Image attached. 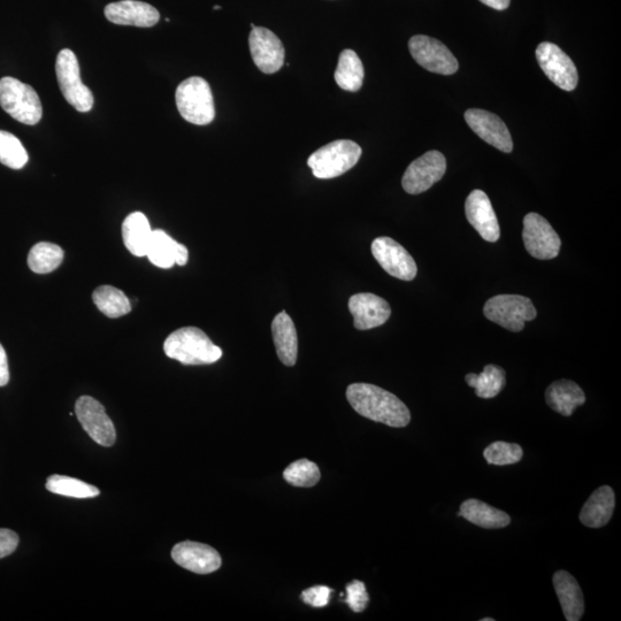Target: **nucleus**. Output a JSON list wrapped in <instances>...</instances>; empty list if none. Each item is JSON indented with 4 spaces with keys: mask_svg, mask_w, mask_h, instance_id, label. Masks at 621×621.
<instances>
[{
    "mask_svg": "<svg viewBox=\"0 0 621 621\" xmlns=\"http://www.w3.org/2000/svg\"><path fill=\"white\" fill-rule=\"evenodd\" d=\"M176 106L181 117L197 126L211 124L216 107L210 84L199 76L184 80L175 92Z\"/></svg>",
    "mask_w": 621,
    "mask_h": 621,
    "instance_id": "7ed1b4c3",
    "label": "nucleus"
},
{
    "mask_svg": "<svg viewBox=\"0 0 621 621\" xmlns=\"http://www.w3.org/2000/svg\"><path fill=\"white\" fill-rule=\"evenodd\" d=\"M334 76L337 86L345 91L357 92L363 87L364 66L355 51H342Z\"/></svg>",
    "mask_w": 621,
    "mask_h": 621,
    "instance_id": "bb28decb",
    "label": "nucleus"
},
{
    "mask_svg": "<svg viewBox=\"0 0 621 621\" xmlns=\"http://www.w3.org/2000/svg\"><path fill=\"white\" fill-rule=\"evenodd\" d=\"M56 73L61 92L69 105L76 111L87 113L94 106V95L81 80L79 60L72 50L59 52Z\"/></svg>",
    "mask_w": 621,
    "mask_h": 621,
    "instance_id": "0eeeda50",
    "label": "nucleus"
},
{
    "mask_svg": "<svg viewBox=\"0 0 621 621\" xmlns=\"http://www.w3.org/2000/svg\"><path fill=\"white\" fill-rule=\"evenodd\" d=\"M481 621H494V619L493 618H483V619H481Z\"/></svg>",
    "mask_w": 621,
    "mask_h": 621,
    "instance_id": "ea45409f",
    "label": "nucleus"
},
{
    "mask_svg": "<svg viewBox=\"0 0 621 621\" xmlns=\"http://www.w3.org/2000/svg\"><path fill=\"white\" fill-rule=\"evenodd\" d=\"M616 496L612 488L602 486L588 498L580 512L582 525L589 528H601L608 525L615 511Z\"/></svg>",
    "mask_w": 621,
    "mask_h": 621,
    "instance_id": "412c9836",
    "label": "nucleus"
},
{
    "mask_svg": "<svg viewBox=\"0 0 621 621\" xmlns=\"http://www.w3.org/2000/svg\"><path fill=\"white\" fill-rule=\"evenodd\" d=\"M546 401L550 409L564 417H570L578 406L585 404L586 395L577 383L559 380L548 387Z\"/></svg>",
    "mask_w": 621,
    "mask_h": 621,
    "instance_id": "b1692460",
    "label": "nucleus"
},
{
    "mask_svg": "<svg viewBox=\"0 0 621 621\" xmlns=\"http://www.w3.org/2000/svg\"><path fill=\"white\" fill-rule=\"evenodd\" d=\"M145 257H148L153 265L167 270L175 264L186 265L189 259V251L183 244L174 241L164 230L156 229L152 230L147 256Z\"/></svg>",
    "mask_w": 621,
    "mask_h": 621,
    "instance_id": "aec40b11",
    "label": "nucleus"
},
{
    "mask_svg": "<svg viewBox=\"0 0 621 621\" xmlns=\"http://www.w3.org/2000/svg\"><path fill=\"white\" fill-rule=\"evenodd\" d=\"M347 398L360 416L402 428L410 424L411 412L401 400L389 391L370 383H352L347 389Z\"/></svg>",
    "mask_w": 621,
    "mask_h": 621,
    "instance_id": "f257e3e1",
    "label": "nucleus"
},
{
    "mask_svg": "<svg viewBox=\"0 0 621 621\" xmlns=\"http://www.w3.org/2000/svg\"><path fill=\"white\" fill-rule=\"evenodd\" d=\"M273 341L281 363L295 366L298 356V336L293 319L282 311L272 322Z\"/></svg>",
    "mask_w": 621,
    "mask_h": 621,
    "instance_id": "5701e85b",
    "label": "nucleus"
},
{
    "mask_svg": "<svg viewBox=\"0 0 621 621\" xmlns=\"http://www.w3.org/2000/svg\"><path fill=\"white\" fill-rule=\"evenodd\" d=\"M458 516L464 517L470 523L486 529H500L509 526L511 518L508 513L494 508L479 500L465 501L460 505Z\"/></svg>",
    "mask_w": 621,
    "mask_h": 621,
    "instance_id": "393cba45",
    "label": "nucleus"
},
{
    "mask_svg": "<svg viewBox=\"0 0 621 621\" xmlns=\"http://www.w3.org/2000/svg\"><path fill=\"white\" fill-rule=\"evenodd\" d=\"M253 63L265 74L279 72L285 65V46L270 29L255 27L249 37Z\"/></svg>",
    "mask_w": 621,
    "mask_h": 621,
    "instance_id": "4468645a",
    "label": "nucleus"
},
{
    "mask_svg": "<svg viewBox=\"0 0 621 621\" xmlns=\"http://www.w3.org/2000/svg\"><path fill=\"white\" fill-rule=\"evenodd\" d=\"M75 413L92 440L103 447L113 446L117 432L101 403L90 396H82L75 404Z\"/></svg>",
    "mask_w": 621,
    "mask_h": 621,
    "instance_id": "f8f14e48",
    "label": "nucleus"
},
{
    "mask_svg": "<svg viewBox=\"0 0 621 621\" xmlns=\"http://www.w3.org/2000/svg\"><path fill=\"white\" fill-rule=\"evenodd\" d=\"M283 478L291 486L309 488L317 485L321 473L316 463L308 459H299L287 467L283 472Z\"/></svg>",
    "mask_w": 621,
    "mask_h": 621,
    "instance_id": "473e14b6",
    "label": "nucleus"
},
{
    "mask_svg": "<svg viewBox=\"0 0 621 621\" xmlns=\"http://www.w3.org/2000/svg\"><path fill=\"white\" fill-rule=\"evenodd\" d=\"M19 536L11 529L0 528V559L13 554L19 546Z\"/></svg>",
    "mask_w": 621,
    "mask_h": 621,
    "instance_id": "e433bc0d",
    "label": "nucleus"
},
{
    "mask_svg": "<svg viewBox=\"0 0 621 621\" xmlns=\"http://www.w3.org/2000/svg\"><path fill=\"white\" fill-rule=\"evenodd\" d=\"M483 313L488 320L513 333L523 331L525 322L538 316L531 299L520 295H497L490 298Z\"/></svg>",
    "mask_w": 621,
    "mask_h": 621,
    "instance_id": "423d86ee",
    "label": "nucleus"
},
{
    "mask_svg": "<svg viewBox=\"0 0 621 621\" xmlns=\"http://www.w3.org/2000/svg\"><path fill=\"white\" fill-rule=\"evenodd\" d=\"M28 159V153L19 138L0 130V163L12 170H21Z\"/></svg>",
    "mask_w": 621,
    "mask_h": 621,
    "instance_id": "2f4dec72",
    "label": "nucleus"
},
{
    "mask_svg": "<svg viewBox=\"0 0 621 621\" xmlns=\"http://www.w3.org/2000/svg\"><path fill=\"white\" fill-rule=\"evenodd\" d=\"M349 310L354 317V326L359 331L385 325L391 316V308L386 299L370 293L351 296Z\"/></svg>",
    "mask_w": 621,
    "mask_h": 621,
    "instance_id": "a211bd4d",
    "label": "nucleus"
},
{
    "mask_svg": "<svg viewBox=\"0 0 621 621\" xmlns=\"http://www.w3.org/2000/svg\"><path fill=\"white\" fill-rule=\"evenodd\" d=\"M10 381L9 362L3 345L0 344V387H5Z\"/></svg>",
    "mask_w": 621,
    "mask_h": 621,
    "instance_id": "4c0bfd02",
    "label": "nucleus"
},
{
    "mask_svg": "<svg viewBox=\"0 0 621 621\" xmlns=\"http://www.w3.org/2000/svg\"><path fill=\"white\" fill-rule=\"evenodd\" d=\"M467 125L483 141L493 145L498 150L510 153L513 150V141L508 127L500 117L488 111L471 109L466 111Z\"/></svg>",
    "mask_w": 621,
    "mask_h": 621,
    "instance_id": "dca6fc26",
    "label": "nucleus"
},
{
    "mask_svg": "<svg viewBox=\"0 0 621 621\" xmlns=\"http://www.w3.org/2000/svg\"><path fill=\"white\" fill-rule=\"evenodd\" d=\"M64 251L57 244L41 242L34 245L28 255V266L37 274L56 271L63 263Z\"/></svg>",
    "mask_w": 621,
    "mask_h": 621,
    "instance_id": "c756f323",
    "label": "nucleus"
},
{
    "mask_svg": "<svg viewBox=\"0 0 621 621\" xmlns=\"http://www.w3.org/2000/svg\"><path fill=\"white\" fill-rule=\"evenodd\" d=\"M173 561L190 572L210 574L220 569L222 559L219 552L207 544L184 541L172 550Z\"/></svg>",
    "mask_w": 621,
    "mask_h": 621,
    "instance_id": "2eb2a0df",
    "label": "nucleus"
},
{
    "mask_svg": "<svg viewBox=\"0 0 621 621\" xmlns=\"http://www.w3.org/2000/svg\"><path fill=\"white\" fill-rule=\"evenodd\" d=\"M45 487L52 494L73 498H94L101 494L97 487L65 475H51Z\"/></svg>",
    "mask_w": 621,
    "mask_h": 621,
    "instance_id": "7c9ffc66",
    "label": "nucleus"
},
{
    "mask_svg": "<svg viewBox=\"0 0 621 621\" xmlns=\"http://www.w3.org/2000/svg\"><path fill=\"white\" fill-rule=\"evenodd\" d=\"M466 218L483 240L497 242L500 240L501 230L492 202L482 190H474L466 199Z\"/></svg>",
    "mask_w": 621,
    "mask_h": 621,
    "instance_id": "f3484780",
    "label": "nucleus"
},
{
    "mask_svg": "<svg viewBox=\"0 0 621 621\" xmlns=\"http://www.w3.org/2000/svg\"><path fill=\"white\" fill-rule=\"evenodd\" d=\"M372 253L389 275L403 281L416 279L418 267L408 251L390 237H378L372 243Z\"/></svg>",
    "mask_w": 621,
    "mask_h": 621,
    "instance_id": "ddd939ff",
    "label": "nucleus"
},
{
    "mask_svg": "<svg viewBox=\"0 0 621 621\" xmlns=\"http://www.w3.org/2000/svg\"><path fill=\"white\" fill-rule=\"evenodd\" d=\"M536 59L548 79L558 88L573 91L578 86L579 75L572 59L558 45L543 42L536 49Z\"/></svg>",
    "mask_w": 621,
    "mask_h": 621,
    "instance_id": "1a4fd4ad",
    "label": "nucleus"
},
{
    "mask_svg": "<svg viewBox=\"0 0 621 621\" xmlns=\"http://www.w3.org/2000/svg\"><path fill=\"white\" fill-rule=\"evenodd\" d=\"M446 171V157L439 151H429L406 168L402 180L403 189L410 195L423 194L439 182Z\"/></svg>",
    "mask_w": 621,
    "mask_h": 621,
    "instance_id": "6e6552de",
    "label": "nucleus"
},
{
    "mask_svg": "<svg viewBox=\"0 0 621 621\" xmlns=\"http://www.w3.org/2000/svg\"><path fill=\"white\" fill-rule=\"evenodd\" d=\"M0 106L23 125H37L43 117L41 99L35 89L10 76L0 79Z\"/></svg>",
    "mask_w": 621,
    "mask_h": 621,
    "instance_id": "20e7f679",
    "label": "nucleus"
},
{
    "mask_svg": "<svg viewBox=\"0 0 621 621\" xmlns=\"http://www.w3.org/2000/svg\"><path fill=\"white\" fill-rule=\"evenodd\" d=\"M105 17L114 25L151 28L160 20L156 7L138 0H121L105 7Z\"/></svg>",
    "mask_w": 621,
    "mask_h": 621,
    "instance_id": "6ab92c4d",
    "label": "nucleus"
},
{
    "mask_svg": "<svg viewBox=\"0 0 621 621\" xmlns=\"http://www.w3.org/2000/svg\"><path fill=\"white\" fill-rule=\"evenodd\" d=\"M333 590L326 586H316L304 590L302 600L313 608H324L329 603Z\"/></svg>",
    "mask_w": 621,
    "mask_h": 621,
    "instance_id": "c9c22d12",
    "label": "nucleus"
},
{
    "mask_svg": "<svg viewBox=\"0 0 621 621\" xmlns=\"http://www.w3.org/2000/svg\"><path fill=\"white\" fill-rule=\"evenodd\" d=\"M362 152V148L355 142L334 141L312 153L308 165L317 179H334L355 167Z\"/></svg>",
    "mask_w": 621,
    "mask_h": 621,
    "instance_id": "39448f33",
    "label": "nucleus"
},
{
    "mask_svg": "<svg viewBox=\"0 0 621 621\" xmlns=\"http://www.w3.org/2000/svg\"><path fill=\"white\" fill-rule=\"evenodd\" d=\"M151 235L150 222L142 212L129 214L122 224V239L128 251L136 257L147 256Z\"/></svg>",
    "mask_w": 621,
    "mask_h": 621,
    "instance_id": "a878e982",
    "label": "nucleus"
},
{
    "mask_svg": "<svg viewBox=\"0 0 621 621\" xmlns=\"http://www.w3.org/2000/svg\"><path fill=\"white\" fill-rule=\"evenodd\" d=\"M488 464L505 466L517 464L524 456V450L516 443L497 441L483 451Z\"/></svg>",
    "mask_w": 621,
    "mask_h": 621,
    "instance_id": "72a5a7b5",
    "label": "nucleus"
},
{
    "mask_svg": "<svg viewBox=\"0 0 621 621\" xmlns=\"http://www.w3.org/2000/svg\"><path fill=\"white\" fill-rule=\"evenodd\" d=\"M213 10H221V6H214Z\"/></svg>",
    "mask_w": 621,
    "mask_h": 621,
    "instance_id": "a19ab883",
    "label": "nucleus"
},
{
    "mask_svg": "<svg viewBox=\"0 0 621 621\" xmlns=\"http://www.w3.org/2000/svg\"><path fill=\"white\" fill-rule=\"evenodd\" d=\"M480 2L492 7L494 10L504 11L510 6L511 0H480Z\"/></svg>",
    "mask_w": 621,
    "mask_h": 621,
    "instance_id": "58836bf2",
    "label": "nucleus"
},
{
    "mask_svg": "<svg viewBox=\"0 0 621 621\" xmlns=\"http://www.w3.org/2000/svg\"><path fill=\"white\" fill-rule=\"evenodd\" d=\"M94 303L106 317L117 319L132 311V304L124 291L112 286L97 288L92 295Z\"/></svg>",
    "mask_w": 621,
    "mask_h": 621,
    "instance_id": "c85d7f7f",
    "label": "nucleus"
},
{
    "mask_svg": "<svg viewBox=\"0 0 621 621\" xmlns=\"http://www.w3.org/2000/svg\"><path fill=\"white\" fill-rule=\"evenodd\" d=\"M523 240L529 255L540 260L556 258L562 247L556 230L538 213L524 218Z\"/></svg>",
    "mask_w": 621,
    "mask_h": 621,
    "instance_id": "9b49d317",
    "label": "nucleus"
},
{
    "mask_svg": "<svg viewBox=\"0 0 621 621\" xmlns=\"http://www.w3.org/2000/svg\"><path fill=\"white\" fill-rule=\"evenodd\" d=\"M411 56L427 71L452 75L458 71V60L442 42L425 35L413 36L409 42Z\"/></svg>",
    "mask_w": 621,
    "mask_h": 621,
    "instance_id": "9d476101",
    "label": "nucleus"
},
{
    "mask_svg": "<svg viewBox=\"0 0 621 621\" xmlns=\"http://www.w3.org/2000/svg\"><path fill=\"white\" fill-rule=\"evenodd\" d=\"M552 580L566 620L579 621L584 616L585 600L578 581L566 571L556 572Z\"/></svg>",
    "mask_w": 621,
    "mask_h": 621,
    "instance_id": "4be33fe9",
    "label": "nucleus"
},
{
    "mask_svg": "<svg viewBox=\"0 0 621 621\" xmlns=\"http://www.w3.org/2000/svg\"><path fill=\"white\" fill-rule=\"evenodd\" d=\"M164 351L168 358L183 365H209L222 357L218 345L196 327H183L173 332L164 343Z\"/></svg>",
    "mask_w": 621,
    "mask_h": 621,
    "instance_id": "f03ea898",
    "label": "nucleus"
},
{
    "mask_svg": "<svg viewBox=\"0 0 621 621\" xmlns=\"http://www.w3.org/2000/svg\"><path fill=\"white\" fill-rule=\"evenodd\" d=\"M467 385L475 389L480 398H494L506 385V374L502 367L487 365L480 374L470 373L465 378Z\"/></svg>",
    "mask_w": 621,
    "mask_h": 621,
    "instance_id": "cd10ccee",
    "label": "nucleus"
},
{
    "mask_svg": "<svg viewBox=\"0 0 621 621\" xmlns=\"http://www.w3.org/2000/svg\"><path fill=\"white\" fill-rule=\"evenodd\" d=\"M370 602V595H368L364 582L355 580L347 586V598L345 603L349 605V608L356 612H363L367 608V604Z\"/></svg>",
    "mask_w": 621,
    "mask_h": 621,
    "instance_id": "f704fd0d",
    "label": "nucleus"
}]
</instances>
